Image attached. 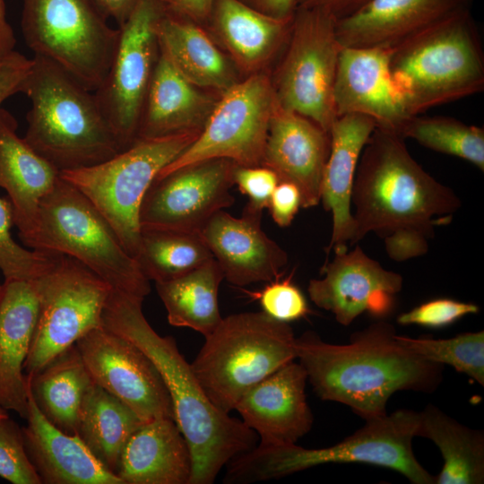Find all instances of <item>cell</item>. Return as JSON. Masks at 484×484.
Returning <instances> with one entry per match:
<instances>
[{"mask_svg": "<svg viewBox=\"0 0 484 484\" xmlns=\"http://www.w3.org/2000/svg\"><path fill=\"white\" fill-rule=\"evenodd\" d=\"M350 245L375 232L388 255L405 261L426 254L435 228L461 207L454 192L412 158L404 139L376 127L361 152L353 183Z\"/></svg>", "mask_w": 484, "mask_h": 484, "instance_id": "6da1fadb", "label": "cell"}, {"mask_svg": "<svg viewBox=\"0 0 484 484\" xmlns=\"http://www.w3.org/2000/svg\"><path fill=\"white\" fill-rule=\"evenodd\" d=\"M396 334L385 321L355 332L346 344L306 332L296 338L297 359L320 399L345 404L368 420L387 414L395 392L431 393L442 380V365L420 358Z\"/></svg>", "mask_w": 484, "mask_h": 484, "instance_id": "7a4b0ae2", "label": "cell"}, {"mask_svg": "<svg viewBox=\"0 0 484 484\" xmlns=\"http://www.w3.org/2000/svg\"><path fill=\"white\" fill-rule=\"evenodd\" d=\"M143 301L112 289L101 325L134 343L154 363L169 393L174 419L191 451L189 484H212L230 460L255 446V432L210 401L175 340L160 335L148 323Z\"/></svg>", "mask_w": 484, "mask_h": 484, "instance_id": "3957f363", "label": "cell"}, {"mask_svg": "<svg viewBox=\"0 0 484 484\" xmlns=\"http://www.w3.org/2000/svg\"><path fill=\"white\" fill-rule=\"evenodd\" d=\"M22 93L30 101L24 140L60 172L101 163L123 151L93 91L33 56Z\"/></svg>", "mask_w": 484, "mask_h": 484, "instance_id": "277c9868", "label": "cell"}, {"mask_svg": "<svg viewBox=\"0 0 484 484\" xmlns=\"http://www.w3.org/2000/svg\"><path fill=\"white\" fill-rule=\"evenodd\" d=\"M419 420V412L402 409L365 420L362 428L329 447L258 445L227 463L224 482L267 480L326 463L359 462L391 469L413 484H435L436 477L418 462L412 450Z\"/></svg>", "mask_w": 484, "mask_h": 484, "instance_id": "5b68a950", "label": "cell"}, {"mask_svg": "<svg viewBox=\"0 0 484 484\" xmlns=\"http://www.w3.org/2000/svg\"><path fill=\"white\" fill-rule=\"evenodd\" d=\"M389 68L410 116L481 92L484 52L471 11L389 49Z\"/></svg>", "mask_w": 484, "mask_h": 484, "instance_id": "8992f818", "label": "cell"}, {"mask_svg": "<svg viewBox=\"0 0 484 484\" xmlns=\"http://www.w3.org/2000/svg\"><path fill=\"white\" fill-rule=\"evenodd\" d=\"M204 338L191 369L210 401L225 413L251 387L297 359L291 326L263 311L222 317Z\"/></svg>", "mask_w": 484, "mask_h": 484, "instance_id": "52a82bcc", "label": "cell"}, {"mask_svg": "<svg viewBox=\"0 0 484 484\" xmlns=\"http://www.w3.org/2000/svg\"><path fill=\"white\" fill-rule=\"evenodd\" d=\"M25 246L73 257L114 290L142 299L151 291L150 281L106 218L61 177L41 200L35 231Z\"/></svg>", "mask_w": 484, "mask_h": 484, "instance_id": "ba28073f", "label": "cell"}, {"mask_svg": "<svg viewBox=\"0 0 484 484\" xmlns=\"http://www.w3.org/2000/svg\"><path fill=\"white\" fill-rule=\"evenodd\" d=\"M21 28L33 56L91 91L107 76L119 36L94 0H22Z\"/></svg>", "mask_w": 484, "mask_h": 484, "instance_id": "9c48e42d", "label": "cell"}, {"mask_svg": "<svg viewBox=\"0 0 484 484\" xmlns=\"http://www.w3.org/2000/svg\"><path fill=\"white\" fill-rule=\"evenodd\" d=\"M199 132L138 139L101 163L64 170L60 177L93 203L111 225L125 251L135 259L140 246L139 213L143 197L159 172L186 150Z\"/></svg>", "mask_w": 484, "mask_h": 484, "instance_id": "30bf717a", "label": "cell"}, {"mask_svg": "<svg viewBox=\"0 0 484 484\" xmlns=\"http://www.w3.org/2000/svg\"><path fill=\"white\" fill-rule=\"evenodd\" d=\"M39 298L37 323L24 362L33 376L94 328L112 287L83 264L56 253L52 265L34 279Z\"/></svg>", "mask_w": 484, "mask_h": 484, "instance_id": "8fae6325", "label": "cell"}, {"mask_svg": "<svg viewBox=\"0 0 484 484\" xmlns=\"http://www.w3.org/2000/svg\"><path fill=\"white\" fill-rule=\"evenodd\" d=\"M290 39L278 75V103L329 133L337 118L333 87L341 49L336 20L319 9L298 7Z\"/></svg>", "mask_w": 484, "mask_h": 484, "instance_id": "7c38bea8", "label": "cell"}, {"mask_svg": "<svg viewBox=\"0 0 484 484\" xmlns=\"http://www.w3.org/2000/svg\"><path fill=\"white\" fill-rule=\"evenodd\" d=\"M160 0H137L119 36L109 70L93 91L123 150L135 139L149 84L160 56Z\"/></svg>", "mask_w": 484, "mask_h": 484, "instance_id": "4fadbf2b", "label": "cell"}, {"mask_svg": "<svg viewBox=\"0 0 484 484\" xmlns=\"http://www.w3.org/2000/svg\"><path fill=\"white\" fill-rule=\"evenodd\" d=\"M277 105L275 91L266 77L254 75L234 83L225 91L194 141L157 177L212 159H228L239 166L262 164Z\"/></svg>", "mask_w": 484, "mask_h": 484, "instance_id": "5bb4252c", "label": "cell"}, {"mask_svg": "<svg viewBox=\"0 0 484 484\" xmlns=\"http://www.w3.org/2000/svg\"><path fill=\"white\" fill-rule=\"evenodd\" d=\"M235 166L228 159H212L155 177L141 204V229L197 233L214 213L234 203Z\"/></svg>", "mask_w": 484, "mask_h": 484, "instance_id": "9a60e30c", "label": "cell"}, {"mask_svg": "<svg viewBox=\"0 0 484 484\" xmlns=\"http://www.w3.org/2000/svg\"><path fill=\"white\" fill-rule=\"evenodd\" d=\"M75 346L93 382L143 422L174 419L171 398L160 371L134 343L101 325L88 332Z\"/></svg>", "mask_w": 484, "mask_h": 484, "instance_id": "2e32d148", "label": "cell"}, {"mask_svg": "<svg viewBox=\"0 0 484 484\" xmlns=\"http://www.w3.org/2000/svg\"><path fill=\"white\" fill-rule=\"evenodd\" d=\"M321 274L322 278L309 281V298L345 326L365 312L377 317L388 315L403 282L401 274L385 269L359 246L335 253Z\"/></svg>", "mask_w": 484, "mask_h": 484, "instance_id": "e0dca14e", "label": "cell"}, {"mask_svg": "<svg viewBox=\"0 0 484 484\" xmlns=\"http://www.w3.org/2000/svg\"><path fill=\"white\" fill-rule=\"evenodd\" d=\"M261 219V212L247 206L240 217L221 210L197 232L232 285L270 282L288 264V254L262 229Z\"/></svg>", "mask_w": 484, "mask_h": 484, "instance_id": "ac0fdd59", "label": "cell"}, {"mask_svg": "<svg viewBox=\"0 0 484 484\" xmlns=\"http://www.w3.org/2000/svg\"><path fill=\"white\" fill-rule=\"evenodd\" d=\"M337 117L358 114L397 134L410 117L389 68V49L341 48L333 87Z\"/></svg>", "mask_w": 484, "mask_h": 484, "instance_id": "d6986e66", "label": "cell"}, {"mask_svg": "<svg viewBox=\"0 0 484 484\" xmlns=\"http://www.w3.org/2000/svg\"><path fill=\"white\" fill-rule=\"evenodd\" d=\"M307 375L299 362L285 364L246 391L235 409L264 447L294 445L312 428L305 388Z\"/></svg>", "mask_w": 484, "mask_h": 484, "instance_id": "ffe728a7", "label": "cell"}, {"mask_svg": "<svg viewBox=\"0 0 484 484\" xmlns=\"http://www.w3.org/2000/svg\"><path fill=\"white\" fill-rule=\"evenodd\" d=\"M474 0H370L336 22L341 48L391 49L466 11Z\"/></svg>", "mask_w": 484, "mask_h": 484, "instance_id": "44dd1931", "label": "cell"}, {"mask_svg": "<svg viewBox=\"0 0 484 484\" xmlns=\"http://www.w3.org/2000/svg\"><path fill=\"white\" fill-rule=\"evenodd\" d=\"M329 152V133L278 103L270 120L262 164L273 170L280 181L298 188L301 208L315 207L321 202Z\"/></svg>", "mask_w": 484, "mask_h": 484, "instance_id": "7402d4cb", "label": "cell"}, {"mask_svg": "<svg viewBox=\"0 0 484 484\" xmlns=\"http://www.w3.org/2000/svg\"><path fill=\"white\" fill-rule=\"evenodd\" d=\"M27 426L24 445L42 483L124 484L89 450L77 435L54 426L40 411L27 383Z\"/></svg>", "mask_w": 484, "mask_h": 484, "instance_id": "603a6c76", "label": "cell"}, {"mask_svg": "<svg viewBox=\"0 0 484 484\" xmlns=\"http://www.w3.org/2000/svg\"><path fill=\"white\" fill-rule=\"evenodd\" d=\"M18 124L0 108V188L8 194L14 225L26 245L35 231L41 200L54 188L60 171L17 134Z\"/></svg>", "mask_w": 484, "mask_h": 484, "instance_id": "cb8c5ba5", "label": "cell"}, {"mask_svg": "<svg viewBox=\"0 0 484 484\" xmlns=\"http://www.w3.org/2000/svg\"><path fill=\"white\" fill-rule=\"evenodd\" d=\"M38 309L34 280H4L0 290V407L24 419L28 396L23 366Z\"/></svg>", "mask_w": 484, "mask_h": 484, "instance_id": "d4e9b609", "label": "cell"}, {"mask_svg": "<svg viewBox=\"0 0 484 484\" xmlns=\"http://www.w3.org/2000/svg\"><path fill=\"white\" fill-rule=\"evenodd\" d=\"M376 124L358 114L338 117L330 134V152L324 169L321 201L332 212L333 231L327 252L346 251L354 231L351 194L359 160Z\"/></svg>", "mask_w": 484, "mask_h": 484, "instance_id": "484cf974", "label": "cell"}, {"mask_svg": "<svg viewBox=\"0 0 484 484\" xmlns=\"http://www.w3.org/2000/svg\"><path fill=\"white\" fill-rule=\"evenodd\" d=\"M115 474L124 484H189L191 451L176 421L143 422L125 442Z\"/></svg>", "mask_w": 484, "mask_h": 484, "instance_id": "4316f807", "label": "cell"}, {"mask_svg": "<svg viewBox=\"0 0 484 484\" xmlns=\"http://www.w3.org/2000/svg\"><path fill=\"white\" fill-rule=\"evenodd\" d=\"M207 99L160 49L142 110L136 139L194 131L208 109Z\"/></svg>", "mask_w": 484, "mask_h": 484, "instance_id": "83f0119b", "label": "cell"}, {"mask_svg": "<svg viewBox=\"0 0 484 484\" xmlns=\"http://www.w3.org/2000/svg\"><path fill=\"white\" fill-rule=\"evenodd\" d=\"M158 38L160 49L194 85L227 90L234 84L226 58L194 22L165 13Z\"/></svg>", "mask_w": 484, "mask_h": 484, "instance_id": "f1b7e54d", "label": "cell"}, {"mask_svg": "<svg viewBox=\"0 0 484 484\" xmlns=\"http://www.w3.org/2000/svg\"><path fill=\"white\" fill-rule=\"evenodd\" d=\"M26 379L43 415L60 430L77 435L82 398L93 380L75 344Z\"/></svg>", "mask_w": 484, "mask_h": 484, "instance_id": "f546056e", "label": "cell"}, {"mask_svg": "<svg viewBox=\"0 0 484 484\" xmlns=\"http://www.w3.org/2000/svg\"><path fill=\"white\" fill-rule=\"evenodd\" d=\"M416 436L428 438L441 452L444 464L436 484L484 482V434L428 404L419 412Z\"/></svg>", "mask_w": 484, "mask_h": 484, "instance_id": "4dcf8cb0", "label": "cell"}, {"mask_svg": "<svg viewBox=\"0 0 484 484\" xmlns=\"http://www.w3.org/2000/svg\"><path fill=\"white\" fill-rule=\"evenodd\" d=\"M292 16L274 17L241 0H215L211 14L228 48L247 67L272 54L290 32Z\"/></svg>", "mask_w": 484, "mask_h": 484, "instance_id": "1f68e13d", "label": "cell"}, {"mask_svg": "<svg viewBox=\"0 0 484 484\" xmlns=\"http://www.w3.org/2000/svg\"><path fill=\"white\" fill-rule=\"evenodd\" d=\"M224 279L214 258L169 281L155 282L169 324L191 328L204 337L220 323L218 290Z\"/></svg>", "mask_w": 484, "mask_h": 484, "instance_id": "d6a6232c", "label": "cell"}, {"mask_svg": "<svg viewBox=\"0 0 484 484\" xmlns=\"http://www.w3.org/2000/svg\"><path fill=\"white\" fill-rule=\"evenodd\" d=\"M143 422L128 406L92 382L81 404L77 436L115 473L125 442Z\"/></svg>", "mask_w": 484, "mask_h": 484, "instance_id": "836d02e7", "label": "cell"}, {"mask_svg": "<svg viewBox=\"0 0 484 484\" xmlns=\"http://www.w3.org/2000/svg\"><path fill=\"white\" fill-rule=\"evenodd\" d=\"M213 258L197 233L141 229L135 260L149 281L177 278Z\"/></svg>", "mask_w": 484, "mask_h": 484, "instance_id": "e575fe53", "label": "cell"}, {"mask_svg": "<svg viewBox=\"0 0 484 484\" xmlns=\"http://www.w3.org/2000/svg\"><path fill=\"white\" fill-rule=\"evenodd\" d=\"M397 134L411 138L421 145L462 159L484 170V130L474 125L444 116H411Z\"/></svg>", "mask_w": 484, "mask_h": 484, "instance_id": "d590c367", "label": "cell"}, {"mask_svg": "<svg viewBox=\"0 0 484 484\" xmlns=\"http://www.w3.org/2000/svg\"><path fill=\"white\" fill-rule=\"evenodd\" d=\"M399 342L420 358L449 365L484 386V331L464 333L448 339L396 334Z\"/></svg>", "mask_w": 484, "mask_h": 484, "instance_id": "8d00e7d4", "label": "cell"}, {"mask_svg": "<svg viewBox=\"0 0 484 484\" xmlns=\"http://www.w3.org/2000/svg\"><path fill=\"white\" fill-rule=\"evenodd\" d=\"M13 209L0 196V271L4 280H34L53 264L56 253L26 249L13 238Z\"/></svg>", "mask_w": 484, "mask_h": 484, "instance_id": "74e56055", "label": "cell"}, {"mask_svg": "<svg viewBox=\"0 0 484 484\" xmlns=\"http://www.w3.org/2000/svg\"><path fill=\"white\" fill-rule=\"evenodd\" d=\"M0 477L13 484H41L27 454L22 429L9 416L0 417Z\"/></svg>", "mask_w": 484, "mask_h": 484, "instance_id": "f35d334b", "label": "cell"}, {"mask_svg": "<svg viewBox=\"0 0 484 484\" xmlns=\"http://www.w3.org/2000/svg\"><path fill=\"white\" fill-rule=\"evenodd\" d=\"M245 291L258 300L264 313L280 322L289 324L310 312L305 295L291 282L290 277L277 278L261 290Z\"/></svg>", "mask_w": 484, "mask_h": 484, "instance_id": "ab89813d", "label": "cell"}, {"mask_svg": "<svg viewBox=\"0 0 484 484\" xmlns=\"http://www.w3.org/2000/svg\"><path fill=\"white\" fill-rule=\"evenodd\" d=\"M480 307L468 302L453 298H436L399 315L397 322L402 325L417 324L429 328L450 325L462 317L477 314Z\"/></svg>", "mask_w": 484, "mask_h": 484, "instance_id": "60d3db41", "label": "cell"}, {"mask_svg": "<svg viewBox=\"0 0 484 484\" xmlns=\"http://www.w3.org/2000/svg\"><path fill=\"white\" fill-rule=\"evenodd\" d=\"M234 185L248 197L246 206L263 212L268 208L271 196L280 180L276 173L270 168L263 166H239L233 170Z\"/></svg>", "mask_w": 484, "mask_h": 484, "instance_id": "b9f144b4", "label": "cell"}, {"mask_svg": "<svg viewBox=\"0 0 484 484\" xmlns=\"http://www.w3.org/2000/svg\"><path fill=\"white\" fill-rule=\"evenodd\" d=\"M32 65V58L15 50L0 60V108L8 98L22 92Z\"/></svg>", "mask_w": 484, "mask_h": 484, "instance_id": "7bdbcfd3", "label": "cell"}, {"mask_svg": "<svg viewBox=\"0 0 484 484\" xmlns=\"http://www.w3.org/2000/svg\"><path fill=\"white\" fill-rule=\"evenodd\" d=\"M302 206L298 188L290 183L280 181L268 205L273 221L281 228L289 227Z\"/></svg>", "mask_w": 484, "mask_h": 484, "instance_id": "ee69618b", "label": "cell"}, {"mask_svg": "<svg viewBox=\"0 0 484 484\" xmlns=\"http://www.w3.org/2000/svg\"><path fill=\"white\" fill-rule=\"evenodd\" d=\"M165 13L192 22L211 17L215 0H160Z\"/></svg>", "mask_w": 484, "mask_h": 484, "instance_id": "f6af8a7d", "label": "cell"}, {"mask_svg": "<svg viewBox=\"0 0 484 484\" xmlns=\"http://www.w3.org/2000/svg\"><path fill=\"white\" fill-rule=\"evenodd\" d=\"M370 0H298L297 7L322 10L336 22L351 15Z\"/></svg>", "mask_w": 484, "mask_h": 484, "instance_id": "bcb514c9", "label": "cell"}, {"mask_svg": "<svg viewBox=\"0 0 484 484\" xmlns=\"http://www.w3.org/2000/svg\"><path fill=\"white\" fill-rule=\"evenodd\" d=\"M246 4L269 15L287 18L291 16L298 0H241Z\"/></svg>", "mask_w": 484, "mask_h": 484, "instance_id": "7dc6e473", "label": "cell"}, {"mask_svg": "<svg viewBox=\"0 0 484 484\" xmlns=\"http://www.w3.org/2000/svg\"><path fill=\"white\" fill-rule=\"evenodd\" d=\"M108 19H112L117 26H121L137 0H94Z\"/></svg>", "mask_w": 484, "mask_h": 484, "instance_id": "c3c4849f", "label": "cell"}, {"mask_svg": "<svg viewBox=\"0 0 484 484\" xmlns=\"http://www.w3.org/2000/svg\"><path fill=\"white\" fill-rule=\"evenodd\" d=\"M16 39L7 20L5 1L0 0V60L14 50Z\"/></svg>", "mask_w": 484, "mask_h": 484, "instance_id": "681fc988", "label": "cell"}, {"mask_svg": "<svg viewBox=\"0 0 484 484\" xmlns=\"http://www.w3.org/2000/svg\"><path fill=\"white\" fill-rule=\"evenodd\" d=\"M7 411L0 407V417H7Z\"/></svg>", "mask_w": 484, "mask_h": 484, "instance_id": "f907efd6", "label": "cell"}, {"mask_svg": "<svg viewBox=\"0 0 484 484\" xmlns=\"http://www.w3.org/2000/svg\"><path fill=\"white\" fill-rule=\"evenodd\" d=\"M2 285H3V284L0 282V290H1Z\"/></svg>", "mask_w": 484, "mask_h": 484, "instance_id": "816d5d0a", "label": "cell"}]
</instances>
